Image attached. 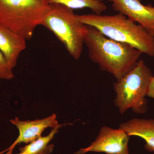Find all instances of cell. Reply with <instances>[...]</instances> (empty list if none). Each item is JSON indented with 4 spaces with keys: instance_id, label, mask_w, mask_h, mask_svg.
Here are the masks:
<instances>
[{
    "instance_id": "1",
    "label": "cell",
    "mask_w": 154,
    "mask_h": 154,
    "mask_svg": "<svg viewBox=\"0 0 154 154\" xmlns=\"http://www.w3.org/2000/svg\"><path fill=\"white\" fill-rule=\"evenodd\" d=\"M85 43L89 58L102 71L113 75L117 81L134 68L142 54L131 45L108 38L89 25H87Z\"/></svg>"
},
{
    "instance_id": "2",
    "label": "cell",
    "mask_w": 154,
    "mask_h": 154,
    "mask_svg": "<svg viewBox=\"0 0 154 154\" xmlns=\"http://www.w3.org/2000/svg\"><path fill=\"white\" fill-rule=\"evenodd\" d=\"M85 25L93 26L108 38L131 45L150 57L154 56V36L143 26L123 14L77 15Z\"/></svg>"
},
{
    "instance_id": "3",
    "label": "cell",
    "mask_w": 154,
    "mask_h": 154,
    "mask_svg": "<svg viewBox=\"0 0 154 154\" xmlns=\"http://www.w3.org/2000/svg\"><path fill=\"white\" fill-rule=\"evenodd\" d=\"M50 8L46 0H0V23L30 40Z\"/></svg>"
},
{
    "instance_id": "4",
    "label": "cell",
    "mask_w": 154,
    "mask_h": 154,
    "mask_svg": "<svg viewBox=\"0 0 154 154\" xmlns=\"http://www.w3.org/2000/svg\"><path fill=\"white\" fill-rule=\"evenodd\" d=\"M153 77L151 70L143 60L129 72L114 83V102L120 114L128 109L137 114H144L149 107L147 96L150 82Z\"/></svg>"
},
{
    "instance_id": "5",
    "label": "cell",
    "mask_w": 154,
    "mask_h": 154,
    "mask_svg": "<svg viewBox=\"0 0 154 154\" xmlns=\"http://www.w3.org/2000/svg\"><path fill=\"white\" fill-rule=\"evenodd\" d=\"M42 22L64 45L70 55L78 60L82 55L87 25L78 19L73 10L63 5L51 4Z\"/></svg>"
},
{
    "instance_id": "6",
    "label": "cell",
    "mask_w": 154,
    "mask_h": 154,
    "mask_svg": "<svg viewBox=\"0 0 154 154\" xmlns=\"http://www.w3.org/2000/svg\"><path fill=\"white\" fill-rule=\"evenodd\" d=\"M130 136L119 129L102 127L96 140L86 148L80 149L75 154H85L89 152L107 154H130L128 143Z\"/></svg>"
},
{
    "instance_id": "7",
    "label": "cell",
    "mask_w": 154,
    "mask_h": 154,
    "mask_svg": "<svg viewBox=\"0 0 154 154\" xmlns=\"http://www.w3.org/2000/svg\"><path fill=\"white\" fill-rule=\"evenodd\" d=\"M56 119V115L53 113L52 115L42 119L21 121L18 117H16L14 119H11L10 122L17 126L19 129V136L8 149L0 153V154L11 149H14L18 144L21 143L28 144L36 140L41 136L42 133L45 130L48 128L58 130L64 125H72L59 124Z\"/></svg>"
},
{
    "instance_id": "8",
    "label": "cell",
    "mask_w": 154,
    "mask_h": 154,
    "mask_svg": "<svg viewBox=\"0 0 154 154\" xmlns=\"http://www.w3.org/2000/svg\"><path fill=\"white\" fill-rule=\"evenodd\" d=\"M112 2L114 11L123 14L131 21L137 22L151 33L154 26V7L145 6L140 0H107Z\"/></svg>"
},
{
    "instance_id": "9",
    "label": "cell",
    "mask_w": 154,
    "mask_h": 154,
    "mask_svg": "<svg viewBox=\"0 0 154 154\" xmlns=\"http://www.w3.org/2000/svg\"><path fill=\"white\" fill-rule=\"evenodd\" d=\"M26 40L0 23V50L13 69L17 66L19 55L26 48Z\"/></svg>"
},
{
    "instance_id": "10",
    "label": "cell",
    "mask_w": 154,
    "mask_h": 154,
    "mask_svg": "<svg viewBox=\"0 0 154 154\" xmlns=\"http://www.w3.org/2000/svg\"><path fill=\"white\" fill-rule=\"evenodd\" d=\"M128 135L136 136L145 141L147 151L154 152V119L133 118L119 124V128Z\"/></svg>"
},
{
    "instance_id": "11",
    "label": "cell",
    "mask_w": 154,
    "mask_h": 154,
    "mask_svg": "<svg viewBox=\"0 0 154 154\" xmlns=\"http://www.w3.org/2000/svg\"><path fill=\"white\" fill-rule=\"evenodd\" d=\"M58 130L52 128L51 132L46 136L40 137L36 140L19 149L20 152L17 154H50L53 150L54 145L48 144Z\"/></svg>"
},
{
    "instance_id": "12",
    "label": "cell",
    "mask_w": 154,
    "mask_h": 154,
    "mask_svg": "<svg viewBox=\"0 0 154 154\" xmlns=\"http://www.w3.org/2000/svg\"><path fill=\"white\" fill-rule=\"evenodd\" d=\"M48 4H57L72 9L88 8L97 15H101L107 9V6L99 0H47Z\"/></svg>"
},
{
    "instance_id": "13",
    "label": "cell",
    "mask_w": 154,
    "mask_h": 154,
    "mask_svg": "<svg viewBox=\"0 0 154 154\" xmlns=\"http://www.w3.org/2000/svg\"><path fill=\"white\" fill-rule=\"evenodd\" d=\"M13 69L0 50V79L11 80L14 79Z\"/></svg>"
},
{
    "instance_id": "14",
    "label": "cell",
    "mask_w": 154,
    "mask_h": 154,
    "mask_svg": "<svg viewBox=\"0 0 154 154\" xmlns=\"http://www.w3.org/2000/svg\"><path fill=\"white\" fill-rule=\"evenodd\" d=\"M147 96L154 99V76L152 77L149 86Z\"/></svg>"
},
{
    "instance_id": "15",
    "label": "cell",
    "mask_w": 154,
    "mask_h": 154,
    "mask_svg": "<svg viewBox=\"0 0 154 154\" xmlns=\"http://www.w3.org/2000/svg\"><path fill=\"white\" fill-rule=\"evenodd\" d=\"M13 149H11L9 150L6 154H12Z\"/></svg>"
},
{
    "instance_id": "16",
    "label": "cell",
    "mask_w": 154,
    "mask_h": 154,
    "mask_svg": "<svg viewBox=\"0 0 154 154\" xmlns=\"http://www.w3.org/2000/svg\"><path fill=\"white\" fill-rule=\"evenodd\" d=\"M151 34L153 36H154V26L153 29L152 30L151 32Z\"/></svg>"
},
{
    "instance_id": "17",
    "label": "cell",
    "mask_w": 154,
    "mask_h": 154,
    "mask_svg": "<svg viewBox=\"0 0 154 154\" xmlns=\"http://www.w3.org/2000/svg\"><path fill=\"white\" fill-rule=\"evenodd\" d=\"M99 1H102H102H104V0H99Z\"/></svg>"
},
{
    "instance_id": "18",
    "label": "cell",
    "mask_w": 154,
    "mask_h": 154,
    "mask_svg": "<svg viewBox=\"0 0 154 154\" xmlns=\"http://www.w3.org/2000/svg\"><path fill=\"white\" fill-rule=\"evenodd\" d=\"M46 1H47V0H46Z\"/></svg>"
},
{
    "instance_id": "19",
    "label": "cell",
    "mask_w": 154,
    "mask_h": 154,
    "mask_svg": "<svg viewBox=\"0 0 154 154\" xmlns=\"http://www.w3.org/2000/svg\"><path fill=\"white\" fill-rule=\"evenodd\" d=\"M153 154H154V153H153Z\"/></svg>"
}]
</instances>
